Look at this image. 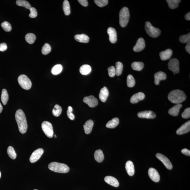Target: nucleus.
<instances>
[{
    "label": "nucleus",
    "mask_w": 190,
    "mask_h": 190,
    "mask_svg": "<svg viewBox=\"0 0 190 190\" xmlns=\"http://www.w3.org/2000/svg\"><path fill=\"white\" fill-rule=\"evenodd\" d=\"M108 71L109 75L110 77H113L116 75L115 66H110L108 69Z\"/></svg>",
    "instance_id": "45"
},
{
    "label": "nucleus",
    "mask_w": 190,
    "mask_h": 190,
    "mask_svg": "<svg viewBox=\"0 0 190 190\" xmlns=\"http://www.w3.org/2000/svg\"><path fill=\"white\" fill-rule=\"evenodd\" d=\"M172 51L171 49L167 50L160 52L159 53V56L161 60L163 61H165L169 59L172 56Z\"/></svg>",
    "instance_id": "21"
},
{
    "label": "nucleus",
    "mask_w": 190,
    "mask_h": 190,
    "mask_svg": "<svg viewBox=\"0 0 190 190\" xmlns=\"http://www.w3.org/2000/svg\"><path fill=\"white\" fill-rule=\"evenodd\" d=\"M182 117L183 118L185 119H188L190 117V108L189 107L186 109L183 113H182Z\"/></svg>",
    "instance_id": "47"
},
{
    "label": "nucleus",
    "mask_w": 190,
    "mask_h": 190,
    "mask_svg": "<svg viewBox=\"0 0 190 190\" xmlns=\"http://www.w3.org/2000/svg\"><path fill=\"white\" fill-rule=\"evenodd\" d=\"M94 2L98 6L103 7L107 5L108 3L107 0H94Z\"/></svg>",
    "instance_id": "43"
},
{
    "label": "nucleus",
    "mask_w": 190,
    "mask_h": 190,
    "mask_svg": "<svg viewBox=\"0 0 190 190\" xmlns=\"http://www.w3.org/2000/svg\"><path fill=\"white\" fill-rule=\"evenodd\" d=\"M190 131V121L185 123L184 124L180 127L176 131V134L178 135H181L188 132Z\"/></svg>",
    "instance_id": "14"
},
{
    "label": "nucleus",
    "mask_w": 190,
    "mask_h": 190,
    "mask_svg": "<svg viewBox=\"0 0 190 190\" xmlns=\"http://www.w3.org/2000/svg\"><path fill=\"white\" fill-rule=\"evenodd\" d=\"M7 49V46L6 43H3L0 44V51H5Z\"/></svg>",
    "instance_id": "48"
},
{
    "label": "nucleus",
    "mask_w": 190,
    "mask_h": 190,
    "mask_svg": "<svg viewBox=\"0 0 190 190\" xmlns=\"http://www.w3.org/2000/svg\"><path fill=\"white\" fill-rule=\"evenodd\" d=\"M7 153L10 157L13 159H15L16 158L17 155L13 147L9 146L7 148Z\"/></svg>",
    "instance_id": "39"
},
{
    "label": "nucleus",
    "mask_w": 190,
    "mask_h": 190,
    "mask_svg": "<svg viewBox=\"0 0 190 190\" xmlns=\"http://www.w3.org/2000/svg\"><path fill=\"white\" fill-rule=\"evenodd\" d=\"M92 71L91 66L88 64L83 65L80 69V73L83 75H87L91 73Z\"/></svg>",
    "instance_id": "28"
},
{
    "label": "nucleus",
    "mask_w": 190,
    "mask_h": 190,
    "mask_svg": "<svg viewBox=\"0 0 190 190\" xmlns=\"http://www.w3.org/2000/svg\"><path fill=\"white\" fill-rule=\"evenodd\" d=\"M15 119L19 131L22 134H25L27 130L28 124L26 116L23 111L20 109L17 111L15 113Z\"/></svg>",
    "instance_id": "1"
},
{
    "label": "nucleus",
    "mask_w": 190,
    "mask_h": 190,
    "mask_svg": "<svg viewBox=\"0 0 190 190\" xmlns=\"http://www.w3.org/2000/svg\"><path fill=\"white\" fill-rule=\"evenodd\" d=\"M94 158L98 162L101 163L104 160V157L103 153L101 150H96L95 152Z\"/></svg>",
    "instance_id": "27"
},
{
    "label": "nucleus",
    "mask_w": 190,
    "mask_h": 190,
    "mask_svg": "<svg viewBox=\"0 0 190 190\" xmlns=\"http://www.w3.org/2000/svg\"><path fill=\"white\" fill-rule=\"evenodd\" d=\"M126 168L127 172L130 176H132L134 173V167L132 161H129L127 162L126 164Z\"/></svg>",
    "instance_id": "23"
},
{
    "label": "nucleus",
    "mask_w": 190,
    "mask_h": 190,
    "mask_svg": "<svg viewBox=\"0 0 190 190\" xmlns=\"http://www.w3.org/2000/svg\"><path fill=\"white\" fill-rule=\"evenodd\" d=\"M123 69V66L122 63L120 62H117L115 63V74L117 76L121 75L122 73Z\"/></svg>",
    "instance_id": "35"
},
{
    "label": "nucleus",
    "mask_w": 190,
    "mask_h": 190,
    "mask_svg": "<svg viewBox=\"0 0 190 190\" xmlns=\"http://www.w3.org/2000/svg\"><path fill=\"white\" fill-rule=\"evenodd\" d=\"M25 40L30 44L34 43L36 39V36L33 33H28L25 36Z\"/></svg>",
    "instance_id": "33"
},
{
    "label": "nucleus",
    "mask_w": 190,
    "mask_h": 190,
    "mask_svg": "<svg viewBox=\"0 0 190 190\" xmlns=\"http://www.w3.org/2000/svg\"><path fill=\"white\" fill-rule=\"evenodd\" d=\"M107 34L109 35V40L112 43H115L117 41V34L115 29L110 27L108 29Z\"/></svg>",
    "instance_id": "16"
},
{
    "label": "nucleus",
    "mask_w": 190,
    "mask_h": 190,
    "mask_svg": "<svg viewBox=\"0 0 190 190\" xmlns=\"http://www.w3.org/2000/svg\"><path fill=\"white\" fill-rule=\"evenodd\" d=\"M74 39L77 42L87 43L89 42L90 38L88 36L84 34H78L74 36Z\"/></svg>",
    "instance_id": "25"
},
{
    "label": "nucleus",
    "mask_w": 190,
    "mask_h": 190,
    "mask_svg": "<svg viewBox=\"0 0 190 190\" xmlns=\"http://www.w3.org/2000/svg\"><path fill=\"white\" fill-rule=\"evenodd\" d=\"M119 122V119L118 118H114L108 122L106 125V126L107 128L113 129L118 126Z\"/></svg>",
    "instance_id": "26"
},
{
    "label": "nucleus",
    "mask_w": 190,
    "mask_h": 190,
    "mask_svg": "<svg viewBox=\"0 0 190 190\" xmlns=\"http://www.w3.org/2000/svg\"><path fill=\"white\" fill-rule=\"evenodd\" d=\"M145 46V40L142 38H139L138 39L137 43L133 48V50L135 52H139L144 50Z\"/></svg>",
    "instance_id": "15"
},
{
    "label": "nucleus",
    "mask_w": 190,
    "mask_h": 190,
    "mask_svg": "<svg viewBox=\"0 0 190 190\" xmlns=\"http://www.w3.org/2000/svg\"><path fill=\"white\" fill-rule=\"evenodd\" d=\"M179 41L180 42L183 43L190 42V33L180 36L179 38Z\"/></svg>",
    "instance_id": "40"
},
{
    "label": "nucleus",
    "mask_w": 190,
    "mask_h": 190,
    "mask_svg": "<svg viewBox=\"0 0 190 190\" xmlns=\"http://www.w3.org/2000/svg\"><path fill=\"white\" fill-rule=\"evenodd\" d=\"M144 64L141 62H134L131 64V67L134 70L140 71L143 69Z\"/></svg>",
    "instance_id": "29"
},
{
    "label": "nucleus",
    "mask_w": 190,
    "mask_h": 190,
    "mask_svg": "<svg viewBox=\"0 0 190 190\" xmlns=\"http://www.w3.org/2000/svg\"><path fill=\"white\" fill-rule=\"evenodd\" d=\"M148 175L150 178L155 183H158L160 179V175L157 171L153 168H151L149 169Z\"/></svg>",
    "instance_id": "12"
},
{
    "label": "nucleus",
    "mask_w": 190,
    "mask_h": 190,
    "mask_svg": "<svg viewBox=\"0 0 190 190\" xmlns=\"http://www.w3.org/2000/svg\"><path fill=\"white\" fill-rule=\"evenodd\" d=\"M185 50L186 51V52H187L189 54H190V43H188L187 44V45H186V47H185Z\"/></svg>",
    "instance_id": "51"
},
{
    "label": "nucleus",
    "mask_w": 190,
    "mask_h": 190,
    "mask_svg": "<svg viewBox=\"0 0 190 190\" xmlns=\"http://www.w3.org/2000/svg\"><path fill=\"white\" fill-rule=\"evenodd\" d=\"M63 9L65 15L68 16L71 13L70 6L69 1L67 0H65L63 1Z\"/></svg>",
    "instance_id": "30"
},
{
    "label": "nucleus",
    "mask_w": 190,
    "mask_h": 190,
    "mask_svg": "<svg viewBox=\"0 0 190 190\" xmlns=\"http://www.w3.org/2000/svg\"><path fill=\"white\" fill-rule=\"evenodd\" d=\"M63 66L60 64H57L54 66L52 68L51 72L52 74L54 75H57L59 74L62 71Z\"/></svg>",
    "instance_id": "31"
},
{
    "label": "nucleus",
    "mask_w": 190,
    "mask_h": 190,
    "mask_svg": "<svg viewBox=\"0 0 190 190\" xmlns=\"http://www.w3.org/2000/svg\"><path fill=\"white\" fill-rule=\"evenodd\" d=\"M104 180L106 183L111 185V186L116 187L119 186V184L118 180L115 177L109 176H106L104 178Z\"/></svg>",
    "instance_id": "19"
},
{
    "label": "nucleus",
    "mask_w": 190,
    "mask_h": 190,
    "mask_svg": "<svg viewBox=\"0 0 190 190\" xmlns=\"http://www.w3.org/2000/svg\"><path fill=\"white\" fill-rule=\"evenodd\" d=\"M187 96L184 92L179 90H173L168 96V99L173 104H179L186 99Z\"/></svg>",
    "instance_id": "2"
},
{
    "label": "nucleus",
    "mask_w": 190,
    "mask_h": 190,
    "mask_svg": "<svg viewBox=\"0 0 190 190\" xmlns=\"http://www.w3.org/2000/svg\"><path fill=\"white\" fill-rule=\"evenodd\" d=\"M78 1L82 6L85 7H86L88 5V1L87 0H79Z\"/></svg>",
    "instance_id": "49"
},
{
    "label": "nucleus",
    "mask_w": 190,
    "mask_h": 190,
    "mask_svg": "<svg viewBox=\"0 0 190 190\" xmlns=\"http://www.w3.org/2000/svg\"><path fill=\"white\" fill-rule=\"evenodd\" d=\"M1 171H0V178H1Z\"/></svg>",
    "instance_id": "54"
},
{
    "label": "nucleus",
    "mask_w": 190,
    "mask_h": 190,
    "mask_svg": "<svg viewBox=\"0 0 190 190\" xmlns=\"http://www.w3.org/2000/svg\"><path fill=\"white\" fill-rule=\"evenodd\" d=\"M167 78V75L165 73L159 71L154 74L155 83L156 85L159 84L161 80H165Z\"/></svg>",
    "instance_id": "17"
},
{
    "label": "nucleus",
    "mask_w": 190,
    "mask_h": 190,
    "mask_svg": "<svg viewBox=\"0 0 190 190\" xmlns=\"http://www.w3.org/2000/svg\"><path fill=\"white\" fill-rule=\"evenodd\" d=\"M73 111L72 107L71 106H69L68 108L67 115L68 117L71 120H73L75 118V116H74V114L72 113Z\"/></svg>",
    "instance_id": "44"
},
{
    "label": "nucleus",
    "mask_w": 190,
    "mask_h": 190,
    "mask_svg": "<svg viewBox=\"0 0 190 190\" xmlns=\"http://www.w3.org/2000/svg\"><path fill=\"white\" fill-rule=\"evenodd\" d=\"M44 153V150L42 148H39L32 153L30 158V161L32 163H34L37 162L42 156Z\"/></svg>",
    "instance_id": "10"
},
{
    "label": "nucleus",
    "mask_w": 190,
    "mask_h": 190,
    "mask_svg": "<svg viewBox=\"0 0 190 190\" xmlns=\"http://www.w3.org/2000/svg\"><path fill=\"white\" fill-rule=\"evenodd\" d=\"M31 13L29 15V16L31 18H35L37 16V12L35 8L34 7H31L30 9Z\"/></svg>",
    "instance_id": "46"
},
{
    "label": "nucleus",
    "mask_w": 190,
    "mask_h": 190,
    "mask_svg": "<svg viewBox=\"0 0 190 190\" xmlns=\"http://www.w3.org/2000/svg\"><path fill=\"white\" fill-rule=\"evenodd\" d=\"M83 101L90 107H96L98 104L97 99L93 96H86L83 98Z\"/></svg>",
    "instance_id": "11"
},
{
    "label": "nucleus",
    "mask_w": 190,
    "mask_h": 190,
    "mask_svg": "<svg viewBox=\"0 0 190 190\" xmlns=\"http://www.w3.org/2000/svg\"><path fill=\"white\" fill-rule=\"evenodd\" d=\"M1 26L5 31L9 32L12 29V27L10 24L8 22L5 21L1 24Z\"/></svg>",
    "instance_id": "42"
},
{
    "label": "nucleus",
    "mask_w": 190,
    "mask_h": 190,
    "mask_svg": "<svg viewBox=\"0 0 190 190\" xmlns=\"http://www.w3.org/2000/svg\"><path fill=\"white\" fill-rule=\"evenodd\" d=\"M145 94L143 93L138 92L134 94L131 97L130 102L132 104L137 103L139 101L145 99Z\"/></svg>",
    "instance_id": "18"
},
{
    "label": "nucleus",
    "mask_w": 190,
    "mask_h": 190,
    "mask_svg": "<svg viewBox=\"0 0 190 190\" xmlns=\"http://www.w3.org/2000/svg\"><path fill=\"white\" fill-rule=\"evenodd\" d=\"M34 190H37V189H34Z\"/></svg>",
    "instance_id": "55"
},
{
    "label": "nucleus",
    "mask_w": 190,
    "mask_h": 190,
    "mask_svg": "<svg viewBox=\"0 0 190 190\" xmlns=\"http://www.w3.org/2000/svg\"><path fill=\"white\" fill-rule=\"evenodd\" d=\"M182 105L180 104H177L171 108L168 111V113L172 116H177L178 115L180 110L182 107Z\"/></svg>",
    "instance_id": "22"
},
{
    "label": "nucleus",
    "mask_w": 190,
    "mask_h": 190,
    "mask_svg": "<svg viewBox=\"0 0 190 190\" xmlns=\"http://www.w3.org/2000/svg\"><path fill=\"white\" fill-rule=\"evenodd\" d=\"M51 51V47L48 43H45L43 47L42 52L43 54L46 55L50 53Z\"/></svg>",
    "instance_id": "41"
},
{
    "label": "nucleus",
    "mask_w": 190,
    "mask_h": 190,
    "mask_svg": "<svg viewBox=\"0 0 190 190\" xmlns=\"http://www.w3.org/2000/svg\"><path fill=\"white\" fill-rule=\"evenodd\" d=\"M145 29L147 34L153 38L157 37L161 34V31L159 29L154 27L149 22H146Z\"/></svg>",
    "instance_id": "5"
},
{
    "label": "nucleus",
    "mask_w": 190,
    "mask_h": 190,
    "mask_svg": "<svg viewBox=\"0 0 190 190\" xmlns=\"http://www.w3.org/2000/svg\"><path fill=\"white\" fill-rule=\"evenodd\" d=\"M156 157L160 160L168 169L171 170L172 168V165L170 160L167 157L160 153H157L156 154Z\"/></svg>",
    "instance_id": "9"
},
{
    "label": "nucleus",
    "mask_w": 190,
    "mask_h": 190,
    "mask_svg": "<svg viewBox=\"0 0 190 190\" xmlns=\"http://www.w3.org/2000/svg\"><path fill=\"white\" fill-rule=\"evenodd\" d=\"M136 82L133 76L129 74L127 78V85L129 88H132L135 85Z\"/></svg>",
    "instance_id": "37"
},
{
    "label": "nucleus",
    "mask_w": 190,
    "mask_h": 190,
    "mask_svg": "<svg viewBox=\"0 0 190 190\" xmlns=\"http://www.w3.org/2000/svg\"><path fill=\"white\" fill-rule=\"evenodd\" d=\"M42 129L47 137H53L54 131L53 126L51 123L48 121H44L42 124Z\"/></svg>",
    "instance_id": "7"
},
{
    "label": "nucleus",
    "mask_w": 190,
    "mask_h": 190,
    "mask_svg": "<svg viewBox=\"0 0 190 190\" xmlns=\"http://www.w3.org/2000/svg\"><path fill=\"white\" fill-rule=\"evenodd\" d=\"M185 18L186 20H190V12H188L185 16Z\"/></svg>",
    "instance_id": "52"
},
{
    "label": "nucleus",
    "mask_w": 190,
    "mask_h": 190,
    "mask_svg": "<svg viewBox=\"0 0 190 190\" xmlns=\"http://www.w3.org/2000/svg\"><path fill=\"white\" fill-rule=\"evenodd\" d=\"M130 13L128 8L124 7L122 8L119 12V24L122 27H125L129 21Z\"/></svg>",
    "instance_id": "4"
},
{
    "label": "nucleus",
    "mask_w": 190,
    "mask_h": 190,
    "mask_svg": "<svg viewBox=\"0 0 190 190\" xmlns=\"http://www.w3.org/2000/svg\"><path fill=\"white\" fill-rule=\"evenodd\" d=\"M1 100L4 105H6L9 100V94L5 89L2 90L1 95Z\"/></svg>",
    "instance_id": "32"
},
{
    "label": "nucleus",
    "mask_w": 190,
    "mask_h": 190,
    "mask_svg": "<svg viewBox=\"0 0 190 190\" xmlns=\"http://www.w3.org/2000/svg\"><path fill=\"white\" fill-rule=\"evenodd\" d=\"M17 5L20 6H23L27 9L31 8V4L27 1L24 0H18L16 2Z\"/></svg>",
    "instance_id": "36"
},
{
    "label": "nucleus",
    "mask_w": 190,
    "mask_h": 190,
    "mask_svg": "<svg viewBox=\"0 0 190 190\" xmlns=\"http://www.w3.org/2000/svg\"><path fill=\"white\" fill-rule=\"evenodd\" d=\"M94 125V123L92 120H88L86 121L83 125L84 130L86 134H90L91 132Z\"/></svg>",
    "instance_id": "24"
},
{
    "label": "nucleus",
    "mask_w": 190,
    "mask_h": 190,
    "mask_svg": "<svg viewBox=\"0 0 190 190\" xmlns=\"http://www.w3.org/2000/svg\"><path fill=\"white\" fill-rule=\"evenodd\" d=\"M139 118L147 119H153L156 117V114L151 111H145L139 112L138 113Z\"/></svg>",
    "instance_id": "13"
},
{
    "label": "nucleus",
    "mask_w": 190,
    "mask_h": 190,
    "mask_svg": "<svg viewBox=\"0 0 190 190\" xmlns=\"http://www.w3.org/2000/svg\"><path fill=\"white\" fill-rule=\"evenodd\" d=\"M109 91L106 87L101 88L99 94V98L100 100L103 102H105L108 97Z\"/></svg>",
    "instance_id": "20"
},
{
    "label": "nucleus",
    "mask_w": 190,
    "mask_h": 190,
    "mask_svg": "<svg viewBox=\"0 0 190 190\" xmlns=\"http://www.w3.org/2000/svg\"><path fill=\"white\" fill-rule=\"evenodd\" d=\"M18 81L22 88L25 90L31 89L32 86V82L30 79L26 75H21L18 77Z\"/></svg>",
    "instance_id": "6"
},
{
    "label": "nucleus",
    "mask_w": 190,
    "mask_h": 190,
    "mask_svg": "<svg viewBox=\"0 0 190 190\" xmlns=\"http://www.w3.org/2000/svg\"><path fill=\"white\" fill-rule=\"evenodd\" d=\"M168 66L169 69L173 72L174 75L179 72V62L176 58L171 59L168 63Z\"/></svg>",
    "instance_id": "8"
},
{
    "label": "nucleus",
    "mask_w": 190,
    "mask_h": 190,
    "mask_svg": "<svg viewBox=\"0 0 190 190\" xmlns=\"http://www.w3.org/2000/svg\"><path fill=\"white\" fill-rule=\"evenodd\" d=\"M62 111V109L61 107L58 105H56L52 111V113L54 116L58 117L61 115Z\"/></svg>",
    "instance_id": "38"
},
{
    "label": "nucleus",
    "mask_w": 190,
    "mask_h": 190,
    "mask_svg": "<svg viewBox=\"0 0 190 190\" xmlns=\"http://www.w3.org/2000/svg\"><path fill=\"white\" fill-rule=\"evenodd\" d=\"M48 168L50 170L58 173H67L69 170V167L66 164L56 162L50 163Z\"/></svg>",
    "instance_id": "3"
},
{
    "label": "nucleus",
    "mask_w": 190,
    "mask_h": 190,
    "mask_svg": "<svg viewBox=\"0 0 190 190\" xmlns=\"http://www.w3.org/2000/svg\"><path fill=\"white\" fill-rule=\"evenodd\" d=\"M3 109V108L2 107V106L1 105V102H0V113H1V112H2Z\"/></svg>",
    "instance_id": "53"
},
{
    "label": "nucleus",
    "mask_w": 190,
    "mask_h": 190,
    "mask_svg": "<svg viewBox=\"0 0 190 190\" xmlns=\"http://www.w3.org/2000/svg\"><path fill=\"white\" fill-rule=\"evenodd\" d=\"M182 153L187 156H190V151L187 149H184L181 150Z\"/></svg>",
    "instance_id": "50"
},
{
    "label": "nucleus",
    "mask_w": 190,
    "mask_h": 190,
    "mask_svg": "<svg viewBox=\"0 0 190 190\" xmlns=\"http://www.w3.org/2000/svg\"><path fill=\"white\" fill-rule=\"evenodd\" d=\"M167 2L169 7L171 9L176 8L178 5L179 3L180 2V0H167Z\"/></svg>",
    "instance_id": "34"
}]
</instances>
